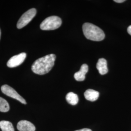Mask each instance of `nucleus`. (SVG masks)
I'll list each match as a JSON object with an SVG mask.
<instances>
[{"instance_id":"14","label":"nucleus","mask_w":131,"mask_h":131,"mask_svg":"<svg viewBox=\"0 0 131 131\" xmlns=\"http://www.w3.org/2000/svg\"><path fill=\"white\" fill-rule=\"evenodd\" d=\"M75 131H92V130L91 129H88V128H84V129H80V130Z\"/></svg>"},{"instance_id":"7","label":"nucleus","mask_w":131,"mask_h":131,"mask_svg":"<svg viewBox=\"0 0 131 131\" xmlns=\"http://www.w3.org/2000/svg\"><path fill=\"white\" fill-rule=\"evenodd\" d=\"M17 129L19 131H35L36 127L31 122L25 120L19 122L17 124Z\"/></svg>"},{"instance_id":"13","label":"nucleus","mask_w":131,"mask_h":131,"mask_svg":"<svg viewBox=\"0 0 131 131\" xmlns=\"http://www.w3.org/2000/svg\"><path fill=\"white\" fill-rule=\"evenodd\" d=\"M9 105L4 99L0 97V112H7L9 110Z\"/></svg>"},{"instance_id":"11","label":"nucleus","mask_w":131,"mask_h":131,"mask_svg":"<svg viewBox=\"0 0 131 131\" xmlns=\"http://www.w3.org/2000/svg\"><path fill=\"white\" fill-rule=\"evenodd\" d=\"M66 99L68 103L72 105H75L77 104L79 102L78 95L72 92H70L67 94L66 97Z\"/></svg>"},{"instance_id":"17","label":"nucleus","mask_w":131,"mask_h":131,"mask_svg":"<svg viewBox=\"0 0 131 131\" xmlns=\"http://www.w3.org/2000/svg\"><path fill=\"white\" fill-rule=\"evenodd\" d=\"M1 30H0V38H1Z\"/></svg>"},{"instance_id":"2","label":"nucleus","mask_w":131,"mask_h":131,"mask_svg":"<svg viewBox=\"0 0 131 131\" xmlns=\"http://www.w3.org/2000/svg\"><path fill=\"white\" fill-rule=\"evenodd\" d=\"M83 31L87 39L95 41L104 39L105 34L103 31L98 26L90 23H85L83 26Z\"/></svg>"},{"instance_id":"8","label":"nucleus","mask_w":131,"mask_h":131,"mask_svg":"<svg viewBox=\"0 0 131 131\" xmlns=\"http://www.w3.org/2000/svg\"><path fill=\"white\" fill-rule=\"evenodd\" d=\"M89 66L84 64L81 66L80 70L76 72L74 75V77L77 81H83L85 78V74L88 72Z\"/></svg>"},{"instance_id":"10","label":"nucleus","mask_w":131,"mask_h":131,"mask_svg":"<svg viewBox=\"0 0 131 131\" xmlns=\"http://www.w3.org/2000/svg\"><path fill=\"white\" fill-rule=\"evenodd\" d=\"M85 98L90 102H94L98 100L99 97V93L93 89H88L84 92Z\"/></svg>"},{"instance_id":"12","label":"nucleus","mask_w":131,"mask_h":131,"mask_svg":"<svg viewBox=\"0 0 131 131\" xmlns=\"http://www.w3.org/2000/svg\"><path fill=\"white\" fill-rule=\"evenodd\" d=\"M0 128L2 131H15L13 124L8 121L0 122Z\"/></svg>"},{"instance_id":"15","label":"nucleus","mask_w":131,"mask_h":131,"mask_svg":"<svg viewBox=\"0 0 131 131\" xmlns=\"http://www.w3.org/2000/svg\"><path fill=\"white\" fill-rule=\"evenodd\" d=\"M127 32H128V33H129V34L131 36V25L129 26L128 27V29H127Z\"/></svg>"},{"instance_id":"16","label":"nucleus","mask_w":131,"mask_h":131,"mask_svg":"<svg viewBox=\"0 0 131 131\" xmlns=\"http://www.w3.org/2000/svg\"><path fill=\"white\" fill-rule=\"evenodd\" d=\"M125 1V0H114V2L117 3H122L124 2Z\"/></svg>"},{"instance_id":"3","label":"nucleus","mask_w":131,"mask_h":131,"mask_svg":"<svg viewBox=\"0 0 131 131\" xmlns=\"http://www.w3.org/2000/svg\"><path fill=\"white\" fill-rule=\"evenodd\" d=\"M61 19L57 16H51L45 19L40 24V28L42 30H53L60 27Z\"/></svg>"},{"instance_id":"4","label":"nucleus","mask_w":131,"mask_h":131,"mask_svg":"<svg viewBox=\"0 0 131 131\" xmlns=\"http://www.w3.org/2000/svg\"><path fill=\"white\" fill-rule=\"evenodd\" d=\"M37 14V10L35 8L28 10L24 13L19 19L17 24V28L21 29L27 25L35 17Z\"/></svg>"},{"instance_id":"5","label":"nucleus","mask_w":131,"mask_h":131,"mask_svg":"<svg viewBox=\"0 0 131 131\" xmlns=\"http://www.w3.org/2000/svg\"><path fill=\"white\" fill-rule=\"evenodd\" d=\"M1 90L2 92L5 95L11 97L12 98L16 99L21 103L24 104H26V102L18 92L9 86L8 85L5 84L1 87Z\"/></svg>"},{"instance_id":"1","label":"nucleus","mask_w":131,"mask_h":131,"mask_svg":"<svg viewBox=\"0 0 131 131\" xmlns=\"http://www.w3.org/2000/svg\"><path fill=\"white\" fill-rule=\"evenodd\" d=\"M56 56L50 54L37 59L32 66V70L36 74L44 75L52 70L54 65Z\"/></svg>"},{"instance_id":"9","label":"nucleus","mask_w":131,"mask_h":131,"mask_svg":"<svg viewBox=\"0 0 131 131\" xmlns=\"http://www.w3.org/2000/svg\"><path fill=\"white\" fill-rule=\"evenodd\" d=\"M107 64V61L105 59L100 58L99 59L97 64V69L100 74L105 75L107 73L108 70Z\"/></svg>"},{"instance_id":"6","label":"nucleus","mask_w":131,"mask_h":131,"mask_svg":"<svg viewBox=\"0 0 131 131\" xmlns=\"http://www.w3.org/2000/svg\"><path fill=\"white\" fill-rule=\"evenodd\" d=\"M26 57V53L22 52L19 54L12 57L7 63L9 68H15L21 65Z\"/></svg>"}]
</instances>
